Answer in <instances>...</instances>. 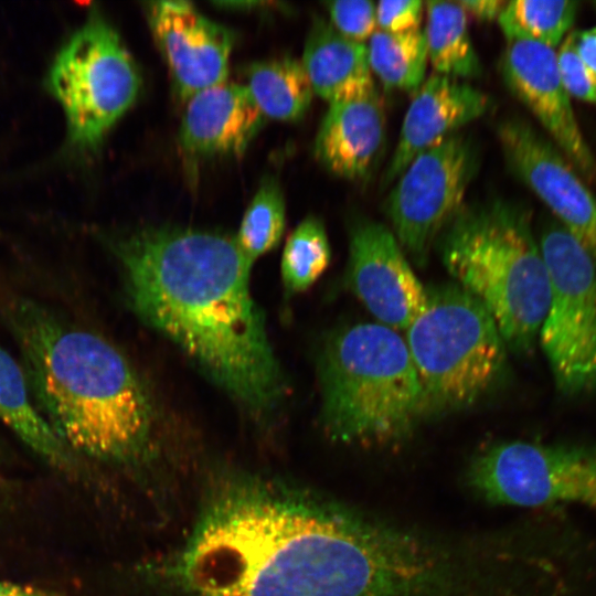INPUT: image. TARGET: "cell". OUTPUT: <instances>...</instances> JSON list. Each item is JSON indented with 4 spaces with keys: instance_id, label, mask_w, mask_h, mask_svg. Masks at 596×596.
<instances>
[{
    "instance_id": "24",
    "label": "cell",
    "mask_w": 596,
    "mask_h": 596,
    "mask_svg": "<svg viewBox=\"0 0 596 596\" xmlns=\"http://www.w3.org/2000/svg\"><path fill=\"white\" fill-rule=\"evenodd\" d=\"M331 248L324 224L316 216H307L289 235L281 256L280 272L287 294L310 288L326 272Z\"/></svg>"
},
{
    "instance_id": "8",
    "label": "cell",
    "mask_w": 596,
    "mask_h": 596,
    "mask_svg": "<svg viewBox=\"0 0 596 596\" xmlns=\"http://www.w3.org/2000/svg\"><path fill=\"white\" fill-rule=\"evenodd\" d=\"M550 277V301L538 341L557 389L576 395L596 386V265L557 221L539 238Z\"/></svg>"
},
{
    "instance_id": "2",
    "label": "cell",
    "mask_w": 596,
    "mask_h": 596,
    "mask_svg": "<svg viewBox=\"0 0 596 596\" xmlns=\"http://www.w3.org/2000/svg\"><path fill=\"white\" fill-rule=\"evenodd\" d=\"M105 241L134 311L256 415L274 412L286 381L234 237L149 227Z\"/></svg>"
},
{
    "instance_id": "6",
    "label": "cell",
    "mask_w": 596,
    "mask_h": 596,
    "mask_svg": "<svg viewBox=\"0 0 596 596\" xmlns=\"http://www.w3.org/2000/svg\"><path fill=\"white\" fill-rule=\"evenodd\" d=\"M405 341L432 413L472 405L501 379L507 344L487 308L457 284L426 288Z\"/></svg>"
},
{
    "instance_id": "25",
    "label": "cell",
    "mask_w": 596,
    "mask_h": 596,
    "mask_svg": "<svg viewBox=\"0 0 596 596\" xmlns=\"http://www.w3.org/2000/svg\"><path fill=\"white\" fill-rule=\"evenodd\" d=\"M286 225L285 201L279 184L263 181L242 219L236 245L249 264L276 247Z\"/></svg>"
},
{
    "instance_id": "28",
    "label": "cell",
    "mask_w": 596,
    "mask_h": 596,
    "mask_svg": "<svg viewBox=\"0 0 596 596\" xmlns=\"http://www.w3.org/2000/svg\"><path fill=\"white\" fill-rule=\"evenodd\" d=\"M425 2L418 0H384L376 3V25L389 33L421 29Z\"/></svg>"
},
{
    "instance_id": "10",
    "label": "cell",
    "mask_w": 596,
    "mask_h": 596,
    "mask_svg": "<svg viewBox=\"0 0 596 596\" xmlns=\"http://www.w3.org/2000/svg\"><path fill=\"white\" fill-rule=\"evenodd\" d=\"M479 162L477 142L459 131L416 156L396 179L386 214L405 255L418 266L466 204Z\"/></svg>"
},
{
    "instance_id": "31",
    "label": "cell",
    "mask_w": 596,
    "mask_h": 596,
    "mask_svg": "<svg viewBox=\"0 0 596 596\" xmlns=\"http://www.w3.org/2000/svg\"><path fill=\"white\" fill-rule=\"evenodd\" d=\"M0 596H66L62 593L32 585L0 579Z\"/></svg>"
},
{
    "instance_id": "27",
    "label": "cell",
    "mask_w": 596,
    "mask_h": 596,
    "mask_svg": "<svg viewBox=\"0 0 596 596\" xmlns=\"http://www.w3.org/2000/svg\"><path fill=\"white\" fill-rule=\"evenodd\" d=\"M556 57L560 76L568 95L596 103V73L578 55L573 32L562 42Z\"/></svg>"
},
{
    "instance_id": "22",
    "label": "cell",
    "mask_w": 596,
    "mask_h": 596,
    "mask_svg": "<svg viewBox=\"0 0 596 596\" xmlns=\"http://www.w3.org/2000/svg\"><path fill=\"white\" fill-rule=\"evenodd\" d=\"M366 47L371 72L386 89L416 92L424 83L428 56L422 29L404 33L377 29Z\"/></svg>"
},
{
    "instance_id": "23",
    "label": "cell",
    "mask_w": 596,
    "mask_h": 596,
    "mask_svg": "<svg viewBox=\"0 0 596 596\" xmlns=\"http://www.w3.org/2000/svg\"><path fill=\"white\" fill-rule=\"evenodd\" d=\"M576 11L577 2L570 0H514L507 2L498 22L507 41L526 40L555 49Z\"/></svg>"
},
{
    "instance_id": "4",
    "label": "cell",
    "mask_w": 596,
    "mask_h": 596,
    "mask_svg": "<svg viewBox=\"0 0 596 596\" xmlns=\"http://www.w3.org/2000/svg\"><path fill=\"white\" fill-rule=\"evenodd\" d=\"M438 244L455 284L487 308L507 347L531 350L547 310L550 277L529 213L502 199L466 203Z\"/></svg>"
},
{
    "instance_id": "16",
    "label": "cell",
    "mask_w": 596,
    "mask_h": 596,
    "mask_svg": "<svg viewBox=\"0 0 596 596\" xmlns=\"http://www.w3.org/2000/svg\"><path fill=\"white\" fill-rule=\"evenodd\" d=\"M185 102L179 139L193 156L243 153L265 119L245 85L228 81L202 89Z\"/></svg>"
},
{
    "instance_id": "3",
    "label": "cell",
    "mask_w": 596,
    "mask_h": 596,
    "mask_svg": "<svg viewBox=\"0 0 596 596\" xmlns=\"http://www.w3.org/2000/svg\"><path fill=\"white\" fill-rule=\"evenodd\" d=\"M2 317L34 401L72 451L126 464L149 450L155 401L115 345L29 298L7 301Z\"/></svg>"
},
{
    "instance_id": "30",
    "label": "cell",
    "mask_w": 596,
    "mask_h": 596,
    "mask_svg": "<svg viewBox=\"0 0 596 596\" xmlns=\"http://www.w3.org/2000/svg\"><path fill=\"white\" fill-rule=\"evenodd\" d=\"M573 35L578 55L596 73V26Z\"/></svg>"
},
{
    "instance_id": "15",
    "label": "cell",
    "mask_w": 596,
    "mask_h": 596,
    "mask_svg": "<svg viewBox=\"0 0 596 596\" xmlns=\"http://www.w3.org/2000/svg\"><path fill=\"white\" fill-rule=\"evenodd\" d=\"M489 107L488 95L470 84L438 74L428 77L405 113L382 187L396 181L416 156L459 132Z\"/></svg>"
},
{
    "instance_id": "18",
    "label": "cell",
    "mask_w": 596,
    "mask_h": 596,
    "mask_svg": "<svg viewBox=\"0 0 596 596\" xmlns=\"http://www.w3.org/2000/svg\"><path fill=\"white\" fill-rule=\"evenodd\" d=\"M300 61L313 93L329 105L376 91L366 44L342 35L322 18L313 20Z\"/></svg>"
},
{
    "instance_id": "13",
    "label": "cell",
    "mask_w": 596,
    "mask_h": 596,
    "mask_svg": "<svg viewBox=\"0 0 596 596\" xmlns=\"http://www.w3.org/2000/svg\"><path fill=\"white\" fill-rule=\"evenodd\" d=\"M500 71L511 94L532 113L578 173L596 181V160L562 83L555 50L526 40L508 41Z\"/></svg>"
},
{
    "instance_id": "5",
    "label": "cell",
    "mask_w": 596,
    "mask_h": 596,
    "mask_svg": "<svg viewBox=\"0 0 596 596\" xmlns=\"http://www.w3.org/2000/svg\"><path fill=\"white\" fill-rule=\"evenodd\" d=\"M320 423L333 441L383 447L408 438L428 415L405 338L376 322L331 334L319 355Z\"/></svg>"
},
{
    "instance_id": "14",
    "label": "cell",
    "mask_w": 596,
    "mask_h": 596,
    "mask_svg": "<svg viewBox=\"0 0 596 596\" xmlns=\"http://www.w3.org/2000/svg\"><path fill=\"white\" fill-rule=\"evenodd\" d=\"M146 12L180 98L227 81L234 44L227 28L182 0L151 1Z\"/></svg>"
},
{
    "instance_id": "29",
    "label": "cell",
    "mask_w": 596,
    "mask_h": 596,
    "mask_svg": "<svg viewBox=\"0 0 596 596\" xmlns=\"http://www.w3.org/2000/svg\"><path fill=\"white\" fill-rule=\"evenodd\" d=\"M467 15L481 22L498 20L508 1L503 0H460L457 1Z\"/></svg>"
},
{
    "instance_id": "7",
    "label": "cell",
    "mask_w": 596,
    "mask_h": 596,
    "mask_svg": "<svg viewBox=\"0 0 596 596\" xmlns=\"http://www.w3.org/2000/svg\"><path fill=\"white\" fill-rule=\"evenodd\" d=\"M140 84L119 34L92 11L61 47L47 75V87L65 115L70 148L95 150L131 107Z\"/></svg>"
},
{
    "instance_id": "19",
    "label": "cell",
    "mask_w": 596,
    "mask_h": 596,
    "mask_svg": "<svg viewBox=\"0 0 596 596\" xmlns=\"http://www.w3.org/2000/svg\"><path fill=\"white\" fill-rule=\"evenodd\" d=\"M0 421L49 465L62 471L74 469L73 451L35 406L23 369L1 345Z\"/></svg>"
},
{
    "instance_id": "17",
    "label": "cell",
    "mask_w": 596,
    "mask_h": 596,
    "mask_svg": "<svg viewBox=\"0 0 596 596\" xmlns=\"http://www.w3.org/2000/svg\"><path fill=\"white\" fill-rule=\"evenodd\" d=\"M385 139L384 105L377 93L329 105L315 141L318 161L352 182L368 180Z\"/></svg>"
},
{
    "instance_id": "11",
    "label": "cell",
    "mask_w": 596,
    "mask_h": 596,
    "mask_svg": "<svg viewBox=\"0 0 596 596\" xmlns=\"http://www.w3.org/2000/svg\"><path fill=\"white\" fill-rule=\"evenodd\" d=\"M497 136L514 175L596 259V198L570 160L521 118L500 121Z\"/></svg>"
},
{
    "instance_id": "20",
    "label": "cell",
    "mask_w": 596,
    "mask_h": 596,
    "mask_svg": "<svg viewBox=\"0 0 596 596\" xmlns=\"http://www.w3.org/2000/svg\"><path fill=\"white\" fill-rule=\"evenodd\" d=\"M425 11L427 56L436 74L459 81L479 77L482 65L461 6L457 1H427Z\"/></svg>"
},
{
    "instance_id": "26",
    "label": "cell",
    "mask_w": 596,
    "mask_h": 596,
    "mask_svg": "<svg viewBox=\"0 0 596 596\" xmlns=\"http://www.w3.org/2000/svg\"><path fill=\"white\" fill-rule=\"evenodd\" d=\"M376 4L368 0H338L327 3L330 23L342 35L364 43L377 30Z\"/></svg>"
},
{
    "instance_id": "1",
    "label": "cell",
    "mask_w": 596,
    "mask_h": 596,
    "mask_svg": "<svg viewBox=\"0 0 596 596\" xmlns=\"http://www.w3.org/2000/svg\"><path fill=\"white\" fill-rule=\"evenodd\" d=\"M205 508L179 571L200 596H453L440 538L265 483L228 485Z\"/></svg>"
},
{
    "instance_id": "12",
    "label": "cell",
    "mask_w": 596,
    "mask_h": 596,
    "mask_svg": "<svg viewBox=\"0 0 596 596\" xmlns=\"http://www.w3.org/2000/svg\"><path fill=\"white\" fill-rule=\"evenodd\" d=\"M347 283L379 323L396 331L406 330L426 302V288L392 230L372 220L350 230Z\"/></svg>"
},
{
    "instance_id": "21",
    "label": "cell",
    "mask_w": 596,
    "mask_h": 596,
    "mask_svg": "<svg viewBox=\"0 0 596 596\" xmlns=\"http://www.w3.org/2000/svg\"><path fill=\"white\" fill-rule=\"evenodd\" d=\"M245 87L265 118L281 121L300 119L315 95L301 61L288 56L249 65Z\"/></svg>"
},
{
    "instance_id": "32",
    "label": "cell",
    "mask_w": 596,
    "mask_h": 596,
    "mask_svg": "<svg viewBox=\"0 0 596 596\" xmlns=\"http://www.w3.org/2000/svg\"><path fill=\"white\" fill-rule=\"evenodd\" d=\"M1 485H2V480H1V475H0V489H1Z\"/></svg>"
},
{
    "instance_id": "9",
    "label": "cell",
    "mask_w": 596,
    "mask_h": 596,
    "mask_svg": "<svg viewBox=\"0 0 596 596\" xmlns=\"http://www.w3.org/2000/svg\"><path fill=\"white\" fill-rule=\"evenodd\" d=\"M466 483L494 505L575 503L596 509V445L497 443L472 458Z\"/></svg>"
}]
</instances>
